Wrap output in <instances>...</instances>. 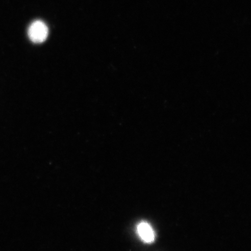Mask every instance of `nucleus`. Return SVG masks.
I'll return each mask as SVG.
<instances>
[{"label": "nucleus", "mask_w": 251, "mask_h": 251, "mask_svg": "<svg viewBox=\"0 0 251 251\" xmlns=\"http://www.w3.org/2000/svg\"><path fill=\"white\" fill-rule=\"evenodd\" d=\"M48 34V27L41 21L33 22L28 30V36L31 42L34 43L39 44L45 42Z\"/></svg>", "instance_id": "nucleus-1"}, {"label": "nucleus", "mask_w": 251, "mask_h": 251, "mask_svg": "<svg viewBox=\"0 0 251 251\" xmlns=\"http://www.w3.org/2000/svg\"><path fill=\"white\" fill-rule=\"evenodd\" d=\"M137 231L140 237L146 243H151L155 240V233L148 223L143 222L138 225Z\"/></svg>", "instance_id": "nucleus-2"}]
</instances>
